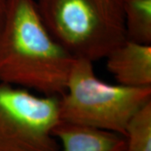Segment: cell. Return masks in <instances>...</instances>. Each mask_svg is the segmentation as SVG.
Here are the masks:
<instances>
[{"label":"cell","mask_w":151,"mask_h":151,"mask_svg":"<svg viewBox=\"0 0 151 151\" xmlns=\"http://www.w3.org/2000/svg\"><path fill=\"white\" fill-rule=\"evenodd\" d=\"M125 151H151V102L131 119L126 129Z\"/></svg>","instance_id":"cell-8"},{"label":"cell","mask_w":151,"mask_h":151,"mask_svg":"<svg viewBox=\"0 0 151 151\" xmlns=\"http://www.w3.org/2000/svg\"><path fill=\"white\" fill-rule=\"evenodd\" d=\"M128 40L151 44V0H123Z\"/></svg>","instance_id":"cell-7"},{"label":"cell","mask_w":151,"mask_h":151,"mask_svg":"<svg viewBox=\"0 0 151 151\" xmlns=\"http://www.w3.org/2000/svg\"><path fill=\"white\" fill-rule=\"evenodd\" d=\"M50 32L75 58L105 59L127 39L123 0H35Z\"/></svg>","instance_id":"cell-2"},{"label":"cell","mask_w":151,"mask_h":151,"mask_svg":"<svg viewBox=\"0 0 151 151\" xmlns=\"http://www.w3.org/2000/svg\"><path fill=\"white\" fill-rule=\"evenodd\" d=\"M75 59L50 32L35 0H6L0 82L60 97Z\"/></svg>","instance_id":"cell-1"},{"label":"cell","mask_w":151,"mask_h":151,"mask_svg":"<svg viewBox=\"0 0 151 151\" xmlns=\"http://www.w3.org/2000/svg\"><path fill=\"white\" fill-rule=\"evenodd\" d=\"M150 102L151 87L108 84L97 78L92 61L76 58L65 92L59 97L60 120L125 138L131 119Z\"/></svg>","instance_id":"cell-3"},{"label":"cell","mask_w":151,"mask_h":151,"mask_svg":"<svg viewBox=\"0 0 151 151\" xmlns=\"http://www.w3.org/2000/svg\"><path fill=\"white\" fill-rule=\"evenodd\" d=\"M64 151H125L124 136L88 126L60 121L53 129Z\"/></svg>","instance_id":"cell-6"},{"label":"cell","mask_w":151,"mask_h":151,"mask_svg":"<svg viewBox=\"0 0 151 151\" xmlns=\"http://www.w3.org/2000/svg\"><path fill=\"white\" fill-rule=\"evenodd\" d=\"M6 14V0H0V30L4 21Z\"/></svg>","instance_id":"cell-9"},{"label":"cell","mask_w":151,"mask_h":151,"mask_svg":"<svg viewBox=\"0 0 151 151\" xmlns=\"http://www.w3.org/2000/svg\"><path fill=\"white\" fill-rule=\"evenodd\" d=\"M105 59L107 69L118 84L130 87H151V44L126 39Z\"/></svg>","instance_id":"cell-5"},{"label":"cell","mask_w":151,"mask_h":151,"mask_svg":"<svg viewBox=\"0 0 151 151\" xmlns=\"http://www.w3.org/2000/svg\"><path fill=\"white\" fill-rule=\"evenodd\" d=\"M59 97L0 82V151H59Z\"/></svg>","instance_id":"cell-4"}]
</instances>
